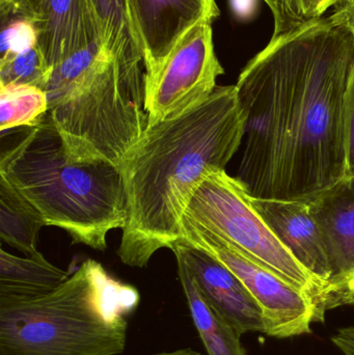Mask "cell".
I'll use <instances>...</instances> for the list:
<instances>
[{
  "mask_svg": "<svg viewBox=\"0 0 354 355\" xmlns=\"http://www.w3.org/2000/svg\"><path fill=\"white\" fill-rule=\"evenodd\" d=\"M354 33L337 10L272 37L239 75L237 180L251 198L310 202L346 177Z\"/></svg>",
  "mask_w": 354,
  "mask_h": 355,
  "instance_id": "cell-1",
  "label": "cell"
},
{
  "mask_svg": "<svg viewBox=\"0 0 354 355\" xmlns=\"http://www.w3.org/2000/svg\"><path fill=\"white\" fill-rule=\"evenodd\" d=\"M245 120L236 87H218L188 112L148 127L120 166L127 221L116 250L143 268L182 237L185 209L209 173L226 171L242 145Z\"/></svg>",
  "mask_w": 354,
  "mask_h": 355,
  "instance_id": "cell-2",
  "label": "cell"
},
{
  "mask_svg": "<svg viewBox=\"0 0 354 355\" xmlns=\"http://www.w3.org/2000/svg\"><path fill=\"white\" fill-rule=\"evenodd\" d=\"M141 304L136 288L83 262L54 291L0 300V355H118Z\"/></svg>",
  "mask_w": 354,
  "mask_h": 355,
  "instance_id": "cell-3",
  "label": "cell"
},
{
  "mask_svg": "<svg viewBox=\"0 0 354 355\" xmlns=\"http://www.w3.org/2000/svg\"><path fill=\"white\" fill-rule=\"evenodd\" d=\"M0 175L35 207L46 225L64 230L75 243L104 252L108 233L126 225L120 168L107 162H69L48 114L2 152Z\"/></svg>",
  "mask_w": 354,
  "mask_h": 355,
  "instance_id": "cell-4",
  "label": "cell"
},
{
  "mask_svg": "<svg viewBox=\"0 0 354 355\" xmlns=\"http://www.w3.org/2000/svg\"><path fill=\"white\" fill-rule=\"evenodd\" d=\"M69 162L120 168L149 127L145 60L106 50L67 99L48 110Z\"/></svg>",
  "mask_w": 354,
  "mask_h": 355,
  "instance_id": "cell-5",
  "label": "cell"
},
{
  "mask_svg": "<svg viewBox=\"0 0 354 355\" xmlns=\"http://www.w3.org/2000/svg\"><path fill=\"white\" fill-rule=\"evenodd\" d=\"M183 217L276 273L303 292L313 306L320 286L272 233L254 207L247 188L236 178L229 176L226 171L206 175Z\"/></svg>",
  "mask_w": 354,
  "mask_h": 355,
  "instance_id": "cell-6",
  "label": "cell"
},
{
  "mask_svg": "<svg viewBox=\"0 0 354 355\" xmlns=\"http://www.w3.org/2000/svg\"><path fill=\"white\" fill-rule=\"evenodd\" d=\"M181 243L200 248L228 267L261 308L265 334L276 339L312 333L314 310L303 292L191 219H182ZM178 242V243H179Z\"/></svg>",
  "mask_w": 354,
  "mask_h": 355,
  "instance_id": "cell-7",
  "label": "cell"
},
{
  "mask_svg": "<svg viewBox=\"0 0 354 355\" xmlns=\"http://www.w3.org/2000/svg\"><path fill=\"white\" fill-rule=\"evenodd\" d=\"M212 23L189 29L154 72L145 74L149 126L180 116L205 102L224 70L214 50Z\"/></svg>",
  "mask_w": 354,
  "mask_h": 355,
  "instance_id": "cell-8",
  "label": "cell"
},
{
  "mask_svg": "<svg viewBox=\"0 0 354 355\" xmlns=\"http://www.w3.org/2000/svg\"><path fill=\"white\" fill-rule=\"evenodd\" d=\"M309 205L330 267V279L313 302L314 323H324L328 311L354 300V177H345Z\"/></svg>",
  "mask_w": 354,
  "mask_h": 355,
  "instance_id": "cell-9",
  "label": "cell"
},
{
  "mask_svg": "<svg viewBox=\"0 0 354 355\" xmlns=\"http://www.w3.org/2000/svg\"><path fill=\"white\" fill-rule=\"evenodd\" d=\"M131 20L145 58L154 72L181 37L195 25L220 16L215 0H128Z\"/></svg>",
  "mask_w": 354,
  "mask_h": 355,
  "instance_id": "cell-10",
  "label": "cell"
},
{
  "mask_svg": "<svg viewBox=\"0 0 354 355\" xmlns=\"http://www.w3.org/2000/svg\"><path fill=\"white\" fill-rule=\"evenodd\" d=\"M172 250L188 267L204 300L239 335L265 334L261 308L228 267L204 250L188 244L179 242Z\"/></svg>",
  "mask_w": 354,
  "mask_h": 355,
  "instance_id": "cell-11",
  "label": "cell"
},
{
  "mask_svg": "<svg viewBox=\"0 0 354 355\" xmlns=\"http://www.w3.org/2000/svg\"><path fill=\"white\" fill-rule=\"evenodd\" d=\"M251 200L256 210L281 243L317 282L320 292L330 279V267L324 239L309 202Z\"/></svg>",
  "mask_w": 354,
  "mask_h": 355,
  "instance_id": "cell-12",
  "label": "cell"
},
{
  "mask_svg": "<svg viewBox=\"0 0 354 355\" xmlns=\"http://www.w3.org/2000/svg\"><path fill=\"white\" fill-rule=\"evenodd\" d=\"M37 44L50 69L100 42L89 0H46L33 21Z\"/></svg>",
  "mask_w": 354,
  "mask_h": 355,
  "instance_id": "cell-13",
  "label": "cell"
},
{
  "mask_svg": "<svg viewBox=\"0 0 354 355\" xmlns=\"http://www.w3.org/2000/svg\"><path fill=\"white\" fill-rule=\"evenodd\" d=\"M70 277L43 254L14 256L0 250V300H28L54 291Z\"/></svg>",
  "mask_w": 354,
  "mask_h": 355,
  "instance_id": "cell-14",
  "label": "cell"
},
{
  "mask_svg": "<svg viewBox=\"0 0 354 355\" xmlns=\"http://www.w3.org/2000/svg\"><path fill=\"white\" fill-rule=\"evenodd\" d=\"M175 257L189 312L207 354L247 355L241 345V336L204 300L184 261Z\"/></svg>",
  "mask_w": 354,
  "mask_h": 355,
  "instance_id": "cell-15",
  "label": "cell"
},
{
  "mask_svg": "<svg viewBox=\"0 0 354 355\" xmlns=\"http://www.w3.org/2000/svg\"><path fill=\"white\" fill-rule=\"evenodd\" d=\"M45 221L35 207L0 175V238L26 256L39 254L37 240Z\"/></svg>",
  "mask_w": 354,
  "mask_h": 355,
  "instance_id": "cell-16",
  "label": "cell"
},
{
  "mask_svg": "<svg viewBox=\"0 0 354 355\" xmlns=\"http://www.w3.org/2000/svg\"><path fill=\"white\" fill-rule=\"evenodd\" d=\"M101 45L116 58L145 60L128 0H89Z\"/></svg>",
  "mask_w": 354,
  "mask_h": 355,
  "instance_id": "cell-17",
  "label": "cell"
},
{
  "mask_svg": "<svg viewBox=\"0 0 354 355\" xmlns=\"http://www.w3.org/2000/svg\"><path fill=\"white\" fill-rule=\"evenodd\" d=\"M48 114L44 89L33 85H0V130L31 128Z\"/></svg>",
  "mask_w": 354,
  "mask_h": 355,
  "instance_id": "cell-18",
  "label": "cell"
},
{
  "mask_svg": "<svg viewBox=\"0 0 354 355\" xmlns=\"http://www.w3.org/2000/svg\"><path fill=\"white\" fill-rule=\"evenodd\" d=\"M51 69L37 45L0 58V85H33L45 89Z\"/></svg>",
  "mask_w": 354,
  "mask_h": 355,
  "instance_id": "cell-19",
  "label": "cell"
},
{
  "mask_svg": "<svg viewBox=\"0 0 354 355\" xmlns=\"http://www.w3.org/2000/svg\"><path fill=\"white\" fill-rule=\"evenodd\" d=\"M6 21L0 39L1 58L14 55L37 45V33L33 23L21 17H4Z\"/></svg>",
  "mask_w": 354,
  "mask_h": 355,
  "instance_id": "cell-20",
  "label": "cell"
},
{
  "mask_svg": "<svg viewBox=\"0 0 354 355\" xmlns=\"http://www.w3.org/2000/svg\"><path fill=\"white\" fill-rule=\"evenodd\" d=\"M272 10L274 20L272 37L288 33L291 29L306 23L295 0H263Z\"/></svg>",
  "mask_w": 354,
  "mask_h": 355,
  "instance_id": "cell-21",
  "label": "cell"
},
{
  "mask_svg": "<svg viewBox=\"0 0 354 355\" xmlns=\"http://www.w3.org/2000/svg\"><path fill=\"white\" fill-rule=\"evenodd\" d=\"M46 0H0L1 17H21L33 22Z\"/></svg>",
  "mask_w": 354,
  "mask_h": 355,
  "instance_id": "cell-22",
  "label": "cell"
},
{
  "mask_svg": "<svg viewBox=\"0 0 354 355\" xmlns=\"http://www.w3.org/2000/svg\"><path fill=\"white\" fill-rule=\"evenodd\" d=\"M345 146H346V177H354V76L347 97L345 118Z\"/></svg>",
  "mask_w": 354,
  "mask_h": 355,
  "instance_id": "cell-23",
  "label": "cell"
},
{
  "mask_svg": "<svg viewBox=\"0 0 354 355\" xmlns=\"http://www.w3.org/2000/svg\"><path fill=\"white\" fill-rule=\"evenodd\" d=\"M306 22L322 18L326 10L341 0H295Z\"/></svg>",
  "mask_w": 354,
  "mask_h": 355,
  "instance_id": "cell-24",
  "label": "cell"
},
{
  "mask_svg": "<svg viewBox=\"0 0 354 355\" xmlns=\"http://www.w3.org/2000/svg\"><path fill=\"white\" fill-rule=\"evenodd\" d=\"M330 340L343 354L354 355V327L338 329Z\"/></svg>",
  "mask_w": 354,
  "mask_h": 355,
  "instance_id": "cell-25",
  "label": "cell"
},
{
  "mask_svg": "<svg viewBox=\"0 0 354 355\" xmlns=\"http://www.w3.org/2000/svg\"><path fill=\"white\" fill-rule=\"evenodd\" d=\"M338 12L342 15L343 18L345 19L354 33V6L343 4L342 8H339Z\"/></svg>",
  "mask_w": 354,
  "mask_h": 355,
  "instance_id": "cell-26",
  "label": "cell"
},
{
  "mask_svg": "<svg viewBox=\"0 0 354 355\" xmlns=\"http://www.w3.org/2000/svg\"><path fill=\"white\" fill-rule=\"evenodd\" d=\"M154 355H202L195 350L191 349V348H183V349L174 350V352H161Z\"/></svg>",
  "mask_w": 354,
  "mask_h": 355,
  "instance_id": "cell-27",
  "label": "cell"
},
{
  "mask_svg": "<svg viewBox=\"0 0 354 355\" xmlns=\"http://www.w3.org/2000/svg\"><path fill=\"white\" fill-rule=\"evenodd\" d=\"M341 2H343L344 4H351V6H354V0H341Z\"/></svg>",
  "mask_w": 354,
  "mask_h": 355,
  "instance_id": "cell-28",
  "label": "cell"
},
{
  "mask_svg": "<svg viewBox=\"0 0 354 355\" xmlns=\"http://www.w3.org/2000/svg\"><path fill=\"white\" fill-rule=\"evenodd\" d=\"M351 304H353L354 306V300H353V302H351Z\"/></svg>",
  "mask_w": 354,
  "mask_h": 355,
  "instance_id": "cell-29",
  "label": "cell"
}]
</instances>
